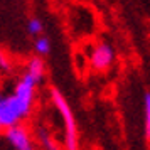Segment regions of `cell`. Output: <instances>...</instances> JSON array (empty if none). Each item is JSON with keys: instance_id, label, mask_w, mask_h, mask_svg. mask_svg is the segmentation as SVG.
I'll list each match as a JSON object with an SVG mask.
<instances>
[{"instance_id": "obj_7", "label": "cell", "mask_w": 150, "mask_h": 150, "mask_svg": "<svg viewBox=\"0 0 150 150\" xmlns=\"http://www.w3.org/2000/svg\"><path fill=\"white\" fill-rule=\"evenodd\" d=\"M15 69V59L5 49H0V74L8 76L12 74Z\"/></svg>"}, {"instance_id": "obj_1", "label": "cell", "mask_w": 150, "mask_h": 150, "mask_svg": "<svg viewBox=\"0 0 150 150\" xmlns=\"http://www.w3.org/2000/svg\"><path fill=\"white\" fill-rule=\"evenodd\" d=\"M49 100L52 103L54 110L62 120V132H64V138H62V149L64 150H79V133H78V123H76V116L73 113V108L69 105L68 98L62 95V91L56 86L49 88Z\"/></svg>"}, {"instance_id": "obj_5", "label": "cell", "mask_w": 150, "mask_h": 150, "mask_svg": "<svg viewBox=\"0 0 150 150\" xmlns=\"http://www.w3.org/2000/svg\"><path fill=\"white\" fill-rule=\"evenodd\" d=\"M46 73H47V68H46V61L39 57V56H32V57H29L25 64H24V71H22V74L27 76L29 79H32L34 83L37 84H41L44 81V78H46Z\"/></svg>"}, {"instance_id": "obj_10", "label": "cell", "mask_w": 150, "mask_h": 150, "mask_svg": "<svg viewBox=\"0 0 150 150\" xmlns=\"http://www.w3.org/2000/svg\"><path fill=\"white\" fill-rule=\"evenodd\" d=\"M27 32L32 37H39V35H44V24H42L41 19L37 17H30L27 22Z\"/></svg>"}, {"instance_id": "obj_9", "label": "cell", "mask_w": 150, "mask_h": 150, "mask_svg": "<svg viewBox=\"0 0 150 150\" xmlns=\"http://www.w3.org/2000/svg\"><path fill=\"white\" fill-rule=\"evenodd\" d=\"M143 132L147 142L150 143V91L143 96Z\"/></svg>"}, {"instance_id": "obj_11", "label": "cell", "mask_w": 150, "mask_h": 150, "mask_svg": "<svg viewBox=\"0 0 150 150\" xmlns=\"http://www.w3.org/2000/svg\"><path fill=\"white\" fill-rule=\"evenodd\" d=\"M2 98H4V93H2V91H0V100H2Z\"/></svg>"}, {"instance_id": "obj_2", "label": "cell", "mask_w": 150, "mask_h": 150, "mask_svg": "<svg viewBox=\"0 0 150 150\" xmlns=\"http://www.w3.org/2000/svg\"><path fill=\"white\" fill-rule=\"evenodd\" d=\"M34 111V105L17 98L14 93L4 95L0 100V130L5 132L25 123Z\"/></svg>"}, {"instance_id": "obj_4", "label": "cell", "mask_w": 150, "mask_h": 150, "mask_svg": "<svg viewBox=\"0 0 150 150\" xmlns=\"http://www.w3.org/2000/svg\"><path fill=\"white\" fill-rule=\"evenodd\" d=\"M7 142L12 145L14 150H39L37 142H35L34 130L29 127L27 123L17 125L14 128H8L4 132Z\"/></svg>"}, {"instance_id": "obj_8", "label": "cell", "mask_w": 150, "mask_h": 150, "mask_svg": "<svg viewBox=\"0 0 150 150\" xmlns=\"http://www.w3.org/2000/svg\"><path fill=\"white\" fill-rule=\"evenodd\" d=\"M34 51H35V56H39V57L47 56L49 52H51V39H49L46 34L35 37V41H34Z\"/></svg>"}, {"instance_id": "obj_3", "label": "cell", "mask_w": 150, "mask_h": 150, "mask_svg": "<svg viewBox=\"0 0 150 150\" xmlns=\"http://www.w3.org/2000/svg\"><path fill=\"white\" fill-rule=\"evenodd\" d=\"M86 61H88V66L91 68V71H95L98 74L108 73L116 61V51L110 42L96 41L89 47Z\"/></svg>"}, {"instance_id": "obj_6", "label": "cell", "mask_w": 150, "mask_h": 150, "mask_svg": "<svg viewBox=\"0 0 150 150\" xmlns=\"http://www.w3.org/2000/svg\"><path fill=\"white\" fill-rule=\"evenodd\" d=\"M34 135H35V142H37V147L41 150H61V143L59 140L56 138L52 133H51V130L47 127H37L34 130Z\"/></svg>"}]
</instances>
